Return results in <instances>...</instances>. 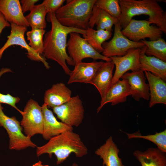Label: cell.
<instances>
[{
	"label": "cell",
	"instance_id": "4",
	"mask_svg": "<svg viewBox=\"0 0 166 166\" xmlns=\"http://www.w3.org/2000/svg\"><path fill=\"white\" fill-rule=\"evenodd\" d=\"M96 0H68L55 12L58 21L65 26L86 30Z\"/></svg>",
	"mask_w": 166,
	"mask_h": 166
},
{
	"label": "cell",
	"instance_id": "2",
	"mask_svg": "<svg viewBox=\"0 0 166 166\" xmlns=\"http://www.w3.org/2000/svg\"><path fill=\"white\" fill-rule=\"evenodd\" d=\"M88 153V148L80 136L73 130L67 131L53 137L45 144L37 147L36 150L38 157L46 153L51 158L54 154L57 165L63 163L72 153L81 158Z\"/></svg>",
	"mask_w": 166,
	"mask_h": 166
},
{
	"label": "cell",
	"instance_id": "10",
	"mask_svg": "<svg viewBox=\"0 0 166 166\" xmlns=\"http://www.w3.org/2000/svg\"><path fill=\"white\" fill-rule=\"evenodd\" d=\"M53 109L62 122L73 127L78 126L84 118V107L78 95L71 97L67 102Z\"/></svg>",
	"mask_w": 166,
	"mask_h": 166
},
{
	"label": "cell",
	"instance_id": "11",
	"mask_svg": "<svg viewBox=\"0 0 166 166\" xmlns=\"http://www.w3.org/2000/svg\"><path fill=\"white\" fill-rule=\"evenodd\" d=\"M10 26V34L7 37L8 39L5 43L0 48V60L4 52L8 47L14 45H18L26 50L28 58L32 60L42 62L45 68L49 69L50 66L45 58L35 52L26 42L25 34L27 31V27L13 23H11Z\"/></svg>",
	"mask_w": 166,
	"mask_h": 166
},
{
	"label": "cell",
	"instance_id": "9",
	"mask_svg": "<svg viewBox=\"0 0 166 166\" xmlns=\"http://www.w3.org/2000/svg\"><path fill=\"white\" fill-rule=\"evenodd\" d=\"M148 20L132 19L122 30V34L130 40L136 42L149 38L155 41L162 38L163 32L156 26L151 25Z\"/></svg>",
	"mask_w": 166,
	"mask_h": 166
},
{
	"label": "cell",
	"instance_id": "1",
	"mask_svg": "<svg viewBox=\"0 0 166 166\" xmlns=\"http://www.w3.org/2000/svg\"><path fill=\"white\" fill-rule=\"evenodd\" d=\"M48 14L47 19L51 22V28L45 34L43 40L44 57L56 62L69 76L71 71L67 64L74 66L75 64L67 52V36L72 32L84 35L86 30L63 26L57 20L54 12Z\"/></svg>",
	"mask_w": 166,
	"mask_h": 166
},
{
	"label": "cell",
	"instance_id": "33",
	"mask_svg": "<svg viewBox=\"0 0 166 166\" xmlns=\"http://www.w3.org/2000/svg\"><path fill=\"white\" fill-rule=\"evenodd\" d=\"M38 0H22L20 2L23 13L30 11L32 9L35 4L38 2Z\"/></svg>",
	"mask_w": 166,
	"mask_h": 166
},
{
	"label": "cell",
	"instance_id": "20",
	"mask_svg": "<svg viewBox=\"0 0 166 166\" xmlns=\"http://www.w3.org/2000/svg\"><path fill=\"white\" fill-rule=\"evenodd\" d=\"M145 45L141 48L140 69L143 72H149L166 81V62L153 56H147L145 53Z\"/></svg>",
	"mask_w": 166,
	"mask_h": 166
},
{
	"label": "cell",
	"instance_id": "19",
	"mask_svg": "<svg viewBox=\"0 0 166 166\" xmlns=\"http://www.w3.org/2000/svg\"><path fill=\"white\" fill-rule=\"evenodd\" d=\"M144 72L149 87V107L158 104L166 105V81L149 72Z\"/></svg>",
	"mask_w": 166,
	"mask_h": 166
},
{
	"label": "cell",
	"instance_id": "35",
	"mask_svg": "<svg viewBox=\"0 0 166 166\" xmlns=\"http://www.w3.org/2000/svg\"><path fill=\"white\" fill-rule=\"evenodd\" d=\"M32 166H49L48 165H42V162L40 161H39L38 162L33 164Z\"/></svg>",
	"mask_w": 166,
	"mask_h": 166
},
{
	"label": "cell",
	"instance_id": "25",
	"mask_svg": "<svg viewBox=\"0 0 166 166\" xmlns=\"http://www.w3.org/2000/svg\"><path fill=\"white\" fill-rule=\"evenodd\" d=\"M112 33L106 30H95L88 27L86 33L83 35V38L97 51L101 53L103 49L102 45L106 41L111 37Z\"/></svg>",
	"mask_w": 166,
	"mask_h": 166
},
{
	"label": "cell",
	"instance_id": "27",
	"mask_svg": "<svg viewBox=\"0 0 166 166\" xmlns=\"http://www.w3.org/2000/svg\"><path fill=\"white\" fill-rule=\"evenodd\" d=\"M146 46L145 53L149 56H153L166 62V42L162 38L155 41L142 40Z\"/></svg>",
	"mask_w": 166,
	"mask_h": 166
},
{
	"label": "cell",
	"instance_id": "30",
	"mask_svg": "<svg viewBox=\"0 0 166 166\" xmlns=\"http://www.w3.org/2000/svg\"><path fill=\"white\" fill-rule=\"evenodd\" d=\"M95 5L119 20L121 10L119 0H96Z\"/></svg>",
	"mask_w": 166,
	"mask_h": 166
},
{
	"label": "cell",
	"instance_id": "24",
	"mask_svg": "<svg viewBox=\"0 0 166 166\" xmlns=\"http://www.w3.org/2000/svg\"><path fill=\"white\" fill-rule=\"evenodd\" d=\"M133 155L141 166H166V153L157 148H150L144 152L136 150Z\"/></svg>",
	"mask_w": 166,
	"mask_h": 166
},
{
	"label": "cell",
	"instance_id": "18",
	"mask_svg": "<svg viewBox=\"0 0 166 166\" xmlns=\"http://www.w3.org/2000/svg\"><path fill=\"white\" fill-rule=\"evenodd\" d=\"M72 93L71 90L64 83L53 84L45 91L44 104L52 108L60 106L70 99Z\"/></svg>",
	"mask_w": 166,
	"mask_h": 166
},
{
	"label": "cell",
	"instance_id": "12",
	"mask_svg": "<svg viewBox=\"0 0 166 166\" xmlns=\"http://www.w3.org/2000/svg\"><path fill=\"white\" fill-rule=\"evenodd\" d=\"M141 48L130 49L124 55L121 57H110L115 66L111 85L120 80L129 70L135 72L140 70V55Z\"/></svg>",
	"mask_w": 166,
	"mask_h": 166
},
{
	"label": "cell",
	"instance_id": "34",
	"mask_svg": "<svg viewBox=\"0 0 166 166\" xmlns=\"http://www.w3.org/2000/svg\"><path fill=\"white\" fill-rule=\"evenodd\" d=\"M10 25V23L5 19L3 15L0 12V35L5 28L9 27Z\"/></svg>",
	"mask_w": 166,
	"mask_h": 166
},
{
	"label": "cell",
	"instance_id": "26",
	"mask_svg": "<svg viewBox=\"0 0 166 166\" xmlns=\"http://www.w3.org/2000/svg\"><path fill=\"white\" fill-rule=\"evenodd\" d=\"M47 12L42 3L35 5L30 14L25 16L31 28L45 29L46 26L45 16Z\"/></svg>",
	"mask_w": 166,
	"mask_h": 166
},
{
	"label": "cell",
	"instance_id": "22",
	"mask_svg": "<svg viewBox=\"0 0 166 166\" xmlns=\"http://www.w3.org/2000/svg\"><path fill=\"white\" fill-rule=\"evenodd\" d=\"M119 152V149L110 136L95 151V153L102 159L104 166H124L118 156Z\"/></svg>",
	"mask_w": 166,
	"mask_h": 166
},
{
	"label": "cell",
	"instance_id": "31",
	"mask_svg": "<svg viewBox=\"0 0 166 166\" xmlns=\"http://www.w3.org/2000/svg\"><path fill=\"white\" fill-rule=\"evenodd\" d=\"M12 72L10 68H5L0 69V78L4 74ZM20 101V99L18 97H14L9 93L6 94H2L0 92V104H5L12 106L21 114L22 115L23 113V111L19 109L16 106V105Z\"/></svg>",
	"mask_w": 166,
	"mask_h": 166
},
{
	"label": "cell",
	"instance_id": "5",
	"mask_svg": "<svg viewBox=\"0 0 166 166\" xmlns=\"http://www.w3.org/2000/svg\"><path fill=\"white\" fill-rule=\"evenodd\" d=\"M0 104V126L6 130L9 138V148L20 150L27 148H35L36 145L31 138L23 134L20 123L14 117H10L5 114Z\"/></svg>",
	"mask_w": 166,
	"mask_h": 166
},
{
	"label": "cell",
	"instance_id": "7",
	"mask_svg": "<svg viewBox=\"0 0 166 166\" xmlns=\"http://www.w3.org/2000/svg\"><path fill=\"white\" fill-rule=\"evenodd\" d=\"M114 25V34L112 38L102 44L103 55L109 58L113 56L121 57L125 55L130 49L141 48L144 45L141 42H134L125 36L122 33V28L119 22Z\"/></svg>",
	"mask_w": 166,
	"mask_h": 166
},
{
	"label": "cell",
	"instance_id": "21",
	"mask_svg": "<svg viewBox=\"0 0 166 166\" xmlns=\"http://www.w3.org/2000/svg\"><path fill=\"white\" fill-rule=\"evenodd\" d=\"M114 65L112 61L105 62L97 72L92 83L97 89L101 99L112 85Z\"/></svg>",
	"mask_w": 166,
	"mask_h": 166
},
{
	"label": "cell",
	"instance_id": "13",
	"mask_svg": "<svg viewBox=\"0 0 166 166\" xmlns=\"http://www.w3.org/2000/svg\"><path fill=\"white\" fill-rule=\"evenodd\" d=\"M121 78L126 81L129 85L132 97L135 101H139L141 98L149 100V85L146 82V77L144 72L140 70L127 72Z\"/></svg>",
	"mask_w": 166,
	"mask_h": 166
},
{
	"label": "cell",
	"instance_id": "17",
	"mask_svg": "<svg viewBox=\"0 0 166 166\" xmlns=\"http://www.w3.org/2000/svg\"><path fill=\"white\" fill-rule=\"evenodd\" d=\"M0 12L9 22L29 26L18 0H0Z\"/></svg>",
	"mask_w": 166,
	"mask_h": 166
},
{
	"label": "cell",
	"instance_id": "6",
	"mask_svg": "<svg viewBox=\"0 0 166 166\" xmlns=\"http://www.w3.org/2000/svg\"><path fill=\"white\" fill-rule=\"evenodd\" d=\"M69 35L67 49L68 54L73 61L75 65L86 58L101 60L105 61H111L110 58L104 56L95 50L79 34L72 32Z\"/></svg>",
	"mask_w": 166,
	"mask_h": 166
},
{
	"label": "cell",
	"instance_id": "32",
	"mask_svg": "<svg viewBox=\"0 0 166 166\" xmlns=\"http://www.w3.org/2000/svg\"><path fill=\"white\" fill-rule=\"evenodd\" d=\"M65 0H45L42 3L47 13L54 12L62 6Z\"/></svg>",
	"mask_w": 166,
	"mask_h": 166
},
{
	"label": "cell",
	"instance_id": "3",
	"mask_svg": "<svg viewBox=\"0 0 166 166\" xmlns=\"http://www.w3.org/2000/svg\"><path fill=\"white\" fill-rule=\"evenodd\" d=\"M121 10L119 22L124 28L132 18L144 14L166 34V13L156 0H119Z\"/></svg>",
	"mask_w": 166,
	"mask_h": 166
},
{
	"label": "cell",
	"instance_id": "16",
	"mask_svg": "<svg viewBox=\"0 0 166 166\" xmlns=\"http://www.w3.org/2000/svg\"><path fill=\"white\" fill-rule=\"evenodd\" d=\"M130 87L126 81L120 79L111 86L104 96L101 99L97 109L98 113L106 104L111 103L112 106L126 101L127 97L131 95Z\"/></svg>",
	"mask_w": 166,
	"mask_h": 166
},
{
	"label": "cell",
	"instance_id": "28",
	"mask_svg": "<svg viewBox=\"0 0 166 166\" xmlns=\"http://www.w3.org/2000/svg\"><path fill=\"white\" fill-rule=\"evenodd\" d=\"M45 32V29L32 28L26 33L29 45L36 53L43 54L44 49L43 36Z\"/></svg>",
	"mask_w": 166,
	"mask_h": 166
},
{
	"label": "cell",
	"instance_id": "23",
	"mask_svg": "<svg viewBox=\"0 0 166 166\" xmlns=\"http://www.w3.org/2000/svg\"><path fill=\"white\" fill-rule=\"evenodd\" d=\"M119 22L103 9L94 4L88 22V27L93 28L95 25L97 29L112 31L113 25Z\"/></svg>",
	"mask_w": 166,
	"mask_h": 166
},
{
	"label": "cell",
	"instance_id": "36",
	"mask_svg": "<svg viewBox=\"0 0 166 166\" xmlns=\"http://www.w3.org/2000/svg\"><path fill=\"white\" fill-rule=\"evenodd\" d=\"M71 166H79L77 163H74Z\"/></svg>",
	"mask_w": 166,
	"mask_h": 166
},
{
	"label": "cell",
	"instance_id": "14",
	"mask_svg": "<svg viewBox=\"0 0 166 166\" xmlns=\"http://www.w3.org/2000/svg\"><path fill=\"white\" fill-rule=\"evenodd\" d=\"M104 62L81 61L75 65L74 69L71 71L67 83L79 82L91 84L97 72Z\"/></svg>",
	"mask_w": 166,
	"mask_h": 166
},
{
	"label": "cell",
	"instance_id": "15",
	"mask_svg": "<svg viewBox=\"0 0 166 166\" xmlns=\"http://www.w3.org/2000/svg\"><path fill=\"white\" fill-rule=\"evenodd\" d=\"M43 104L42 106L43 116V131L42 135L46 140L69 130H73V127L58 121L52 111Z\"/></svg>",
	"mask_w": 166,
	"mask_h": 166
},
{
	"label": "cell",
	"instance_id": "29",
	"mask_svg": "<svg viewBox=\"0 0 166 166\" xmlns=\"http://www.w3.org/2000/svg\"><path fill=\"white\" fill-rule=\"evenodd\" d=\"M128 139L142 138L149 140L156 144L160 150L166 152V130L153 135L142 136L138 132L132 134L125 133Z\"/></svg>",
	"mask_w": 166,
	"mask_h": 166
},
{
	"label": "cell",
	"instance_id": "8",
	"mask_svg": "<svg viewBox=\"0 0 166 166\" xmlns=\"http://www.w3.org/2000/svg\"><path fill=\"white\" fill-rule=\"evenodd\" d=\"M20 124L25 135L30 138L37 134H42L43 116L42 107L32 99L27 102L23 111Z\"/></svg>",
	"mask_w": 166,
	"mask_h": 166
}]
</instances>
